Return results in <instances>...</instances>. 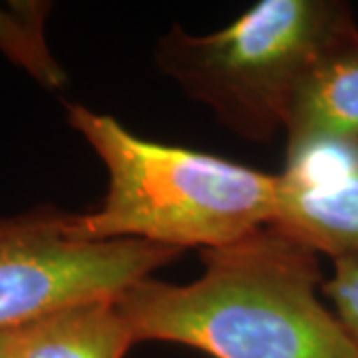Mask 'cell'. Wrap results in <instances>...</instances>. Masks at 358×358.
Segmentation results:
<instances>
[{
  "mask_svg": "<svg viewBox=\"0 0 358 358\" xmlns=\"http://www.w3.org/2000/svg\"><path fill=\"white\" fill-rule=\"evenodd\" d=\"M189 285L152 277L117 296L136 343L162 341L211 358H358V345L320 301L319 255L275 227L201 251Z\"/></svg>",
  "mask_w": 358,
  "mask_h": 358,
  "instance_id": "1",
  "label": "cell"
},
{
  "mask_svg": "<svg viewBox=\"0 0 358 358\" xmlns=\"http://www.w3.org/2000/svg\"><path fill=\"white\" fill-rule=\"evenodd\" d=\"M66 120L108 171L100 207L72 215L80 239H141L207 251L237 243L275 219L279 173L141 140L112 115L80 103L66 106Z\"/></svg>",
  "mask_w": 358,
  "mask_h": 358,
  "instance_id": "2",
  "label": "cell"
},
{
  "mask_svg": "<svg viewBox=\"0 0 358 358\" xmlns=\"http://www.w3.org/2000/svg\"><path fill=\"white\" fill-rule=\"evenodd\" d=\"M350 20L345 2L263 0L213 34L192 36L176 24L157 42L155 60L233 134L271 141L287 128L308 64Z\"/></svg>",
  "mask_w": 358,
  "mask_h": 358,
  "instance_id": "3",
  "label": "cell"
},
{
  "mask_svg": "<svg viewBox=\"0 0 358 358\" xmlns=\"http://www.w3.org/2000/svg\"><path fill=\"white\" fill-rule=\"evenodd\" d=\"M52 205L0 217V333L58 308L117 299L181 251L141 239L86 241Z\"/></svg>",
  "mask_w": 358,
  "mask_h": 358,
  "instance_id": "4",
  "label": "cell"
},
{
  "mask_svg": "<svg viewBox=\"0 0 358 358\" xmlns=\"http://www.w3.org/2000/svg\"><path fill=\"white\" fill-rule=\"evenodd\" d=\"M271 227L333 261H358V140L287 164Z\"/></svg>",
  "mask_w": 358,
  "mask_h": 358,
  "instance_id": "5",
  "label": "cell"
},
{
  "mask_svg": "<svg viewBox=\"0 0 358 358\" xmlns=\"http://www.w3.org/2000/svg\"><path fill=\"white\" fill-rule=\"evenodd\" d=\"M287 164L315 150L358 140V26L338 28L317 52L293 96Z\"/></svg>",
  "mask_w": 358,
  "mask_h": 358,
  "instance_id": "6",
  "label": "cell"
},
{
  "mask_svg": "<svg viewBox=\"0 0 358 358\" xmlns=\"http://www.w3.org/2000/svg\"><path fill=\"white\" fill-rule=\"evenodd\" d=\"M10 358H126L136 345L117 299L58 308L6 333Z\"/></svg>",
  "mask_w": 358,
  "mask_h": 358,
  "instance_id": "7",
  "label": "cell"
},
{
  "mask_svg": "<svg viewBox=\"0 0 358 358\" xmlns=\"http://www.w3.org/2000/svg\"><path fill=\"white\" fill-rule=\"evenodd\" d=\"M50 13L46 2H8L0 8V50L22 66L46 88H60L64 70L56 64L44 38V22Z\"/></svg>",
  "mask_w": 358,
  "mask_h": 358,
  "instance_id": "8",
  "label": "cell"
},
{
  "mask_svg": "<svg viewBox=\"0 0 358 358\" xmlns=\"http://www.w3.org/2000/svg\"><path fill=\"white\" fill-rule=\"evenodd\" d=\"M322 294L358 345V261H334V273L322 282Z\"/></svg>",
  "mask_w": 358,
  "mask_h": 358,
  "instance_id": "9",
  "label": "cell"
},
{
  "mask_svg": "<svg viewBox=\"0 0 358 358\" xmlns=\"http://www.w3.org/2000/svg\"><path fill=\"white\" fill-rule=\"evenodd\" d=\"M6 333H0V358H10L8 357V345H6Z\"/></svg>",
  "mask_w": 358,
  "mask_h": 358,
  "instance_id": "10",
  "label": "cell"
}]
</instances>
